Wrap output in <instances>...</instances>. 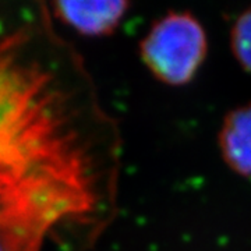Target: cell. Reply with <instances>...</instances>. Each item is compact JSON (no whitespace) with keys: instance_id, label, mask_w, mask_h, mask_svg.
Masks as SVG:
<instances>
[{"instance_id":"cell-1","label":"cell","mask_w":251,"mask_h":251,"mask_svg":"<svg viewBox=\"0 0 251 251\" xmlns=\"http://www.w3.org/2000/svg\"><path fill=\"white\" fill-rule=\"evenodd\" d=\"M53 17L0 3L1 251H92L117 214L119 126Z\"/></svg>"},{"instance_id":"cell-2","label":"cell","mask_w":251,"mask_h":251,"mask_svg":"<svg viewBox=\"0 0 251 251\" xmlns=\"http://www.w3.org/2000/svg\"><path fill=\"white\" fill-rule=\"evenodd\" d=\"M204 28L188 11H169L140 44L145 67L156 80L180 87L194 78L206 57Z\"/></svg>"},{"instance_id":"cell-3","label":"cell","mask_w":251,"mask_h":251,"mask_svg":"<svg viewBox=\"0 0 251 251\" xmlns=\"http://www.w3.org/2000/svg\"><path fill=\"white\" fill-rule=\"evenodd\" d=\"M127 1H56L54 18L87 36L110 35L128 10Z\"/></svg>"},{"instance_id":"cell-4","label":"cell","mask_w":251,"mask_h":251,"mask_svg":"<svg viewBox=\"0 0 251 251\" xmlns=\"http://www.w3.org/2000/svg\"><path fill=\"white\" fill-rule=\"evenodd\" d=\"M218 143L225 163L240 176H251V102L225 116Z\"/></svg>"},{"instance_id":"cell-5","label":"cell","mask_w":251,"mask_h":251,"mask_svg":"<svg viewBox=\"0 0 251 251\" xmlns=\"http://www.w3.org/2000/svg\"><path fill=\"white\" fill-rule=\"evenodd\" d=\"M230 45L236 60L251 73V7L244 10L233 24Z\"/></svg>"},{"instance_id":"cell-6","label":"cell","mask_w":251,"mask_h":251,"mask_svg":"<svg viewBox=\"0 0 251 251\" xmlns=\"http://www.w3.org/2000/svg\"><path fill=\"white\" fill-rule=\"evenodd\" d=\"M0 251H1V249H0Z\"/></svg>"}]
</instances>
